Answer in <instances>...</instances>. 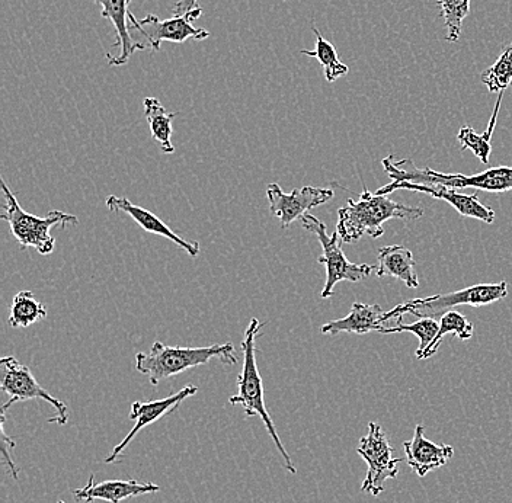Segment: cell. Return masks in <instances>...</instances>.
<instances>
[{
	"instance_id": "6da1fadb",
	"label": "cell",
	"mask_w": 512,
	"mask_h": 503,
	"mask_svg": "<svg viewBox=\"0 0 512 503\" xmlns=\"http://www.w3.org/2000/svg\"><path fill=\"white\" fill-rule=\"evenodd\" d=\"M422 216V208L395 203L387 195L373 194L366 188L360 200L350 198L345 207L339 208L336 232L344 243L358 242L364 235L379 239L384 235L386 221H414Z\"/></svg>"
},
{
	"instance_id": "7a4b0ae2",
	"label": "cell",
	"mask_w": 512,
	"mask_h": 503,
	"mask_svg": "<svg viewBox=\"0 0 512 503\" xmlns=\"http://www.w3.org/2000/svg\"><path fill=\"white\" fill-rule=\"evenodd\" d=\"M264 326L265 323L259 322L256 317L249 322L242 341L243 365L238 381H236L238 394L230 397L229 403L232 406H242L248 418H252V416L261 418L268 434L271 435V440L274 441L275 447H277L278 453L283 457L284 469L288 473L296 474L297 469L294 467L293 460H291L290 454L287 453L286 447L281 442L277 428H275L267 405H265L264 381H262L258 364H256V338H258L259 332Z\"/></svg>"
},
{
	"instance_id": "3957f363",
	"label": "cell",
	"mask_w": 512,
	"mask_h": 503,
	"mask_svg": "<svg viewBox=\"0 0 512 503\" xmlns=\"http://www.w3.org/2000/svg\"><path fill=\"white\" fill-rule=\"evenodd\" d=\"M219 360L226 365L238 364V354L232 342L203 346V348H182L156 341L149 352L136 355V370L149 377L152 386H158L168 378L179 376L191 368Z\"/></svg>"
},
{
	"instance_id": "277c9868",
	"label": "cell",
	"mask_w": 512,
	"mask_h": 503,
	"mask_svg": "<svg viewBox=\"0 0 512 503\" xmlns=\"http://www.w3.org/2000/svg\"><path fill=\"white\" fill-rule=\"evenodd\" d=\"M384 171L392 182L408 181L412 184L441 185L454 189L473 188L488 192L512 191V168L499 166L476 175L463 173H441L430 168L419 169L411 159H383Z\"/></svg>"
},
{
	"instance_id": "5b68a950",
	"label": "cell",
	"mask_w": 512,
	"mask_h": 503,
	"mask_svg": "<svg viewBox=\"0 0 512 503\" xmlns=\"http://www.w3.org/2000/svg\"><path fill=\"white\" fill-rule=\"evenodd\" d=\"M0 185L5 197L0 219L8 221L11 235L15 237L22 251L32 248L40 255H51L56 248V239L50 235V230L56 226L66 229L67 226L79 223L78 217L59 210H51L46 217L34 216L21 207L14 192L6 185L5 179L0 178Z\"/></svg>"
},
{
	"instance_id": "8992f818",
	"label": "cell",
	"mask_w": 512,
	"mask_h": 503,
	"mask_svg": "<svg viewBox=\"0 0 512 503\" xmlns=\"http://www.w3.org/2000/svg\"><path fill=\"white\" fill-rule=\"evenodd\" d=\"M507 296L508 285L505 281L496 284L473 285V287L463 288V290L453 291V293L437 294V296L427 297V299L399 304L395 309L386 312L384 320L389 322V320L406 315V313L419 317V319L421 317L437 319V317L451 312L457 306H488V304L504 300Z\"/></svg>"
},
{
	"instance_id": "52a82bcc",
	"label": "cell",
	"mask_w": 512,
	"mask_h": 503,
	"mask_svg": "<svg viewBox=\"0 0 512 503\" xmlns=\"http://www.w3.org/2000/svg\"><path fill=\"white\" fill-rule=\"evenodd\" d=\"M300 221L307 232L318 237L320 246H322L323 255L318 259L319 264L325 265L326 268V283L322 294H320L322 299H331L334 296L335 285L341 281L358 283V281L370 277L374 268L371 265L352 264L348 261L347 256L342 252L341 243H339L342 240L336 230L329 236L326 232L328 229L326 224L310 213L304 214Z\"/></svg>"
},
{
	"instance_id": "ba28073f",
	"label": "cell",
	"mask_w": 512,
	"mask_h": 503,
	"mask_svg": "<svg viewBox=\"0 0 512 503\" xmlns=\"http://www.w3.org/2000/svg\"><path fill=\"white\" fill-rule=\"evenodd\" d=\"M3 377L0 381L2 392L8 394L9 400L3 405V412L11 408L14 403L27 402V400H44L56 409V418L48 419L51 424L63 426L69 421V408L62 400L51 396L44 387L38 384L32 376L30 367L21 364L15 357H3L0 360Z\"/></svg>"
},
{
	"instance_id": "9c48e42d",
	"label": "cell",
	"mask_w": 512,
	"mask_h": 503,
	"mask_svg": "<svg viewBox=\"0 0 512 503\" xmlns=\"http://www.w3.org/2000/svg\"><path fill=\"white\" fill-rule=\"evenodd\" d=\"M393 447L384 434L382 426L376 422L368 424V434L361 438L357 453L368 464V472L361 490L380 496L384 492V482L396 479L399 474L400 458L393 456Z\"/></svg>"
},
{
	"instance_id": "30bf717a",
	"label": "cell",
	"mask_w": 512,
	"mask_h": 503,
	"mask_svg": "<svg viewBox=\"0 0 512 503\" xmlns=\"http://www.w3.org/2000/svg\"><path fill=\"white\" fill-rule=\"evenodd\" d=\"M203 15V9L197 8L188 14L174 16L171 19H159L156 15H147L142 19H137L133 14L130 15V24L134 30L143 35L146 43H149L153 51L160 50V44L163 41L169 43L182 44L187 40L203 41L210 37V32L204 28H195L192 22Z\"/></svg>"
},
{
	"instance_id": "8fae6325",
	"label": "cell",
	"mask_w": 512,
	"mask_h": 503,
	"mask_svg": "<svg viewBox=\"0 0 512 503\" xmlns=\"http://www.w3.org/2000/svg\"><path fill=\"white\" fill-rule=\"evenodd\" d=\"M267 198L271 213L280 219L283 229H288L291 223L302 220L304 214L313 208L331 201L334 191L328 188L304 187L286 194L280 185L272 182L267 187Z\"/></svg>"
},
{
	"instance_id": "7c38bea8",
	"label": "cell",
	"mask_w": 512,
	"mask_h": 503,
	"mask_svg": "<svg viewBox=\"0 0 512 503\" xmlns=\"http://www.w3.org/2000/svg\"><path fill=\"white\" fill-rule=\"evenodd\" d=\"M197 393V386H187L179 390V392L165 397V399L150 400V402L146 403L134 402L133 405H131L130 419L136 422V424H134L133 429L128 432L127 437L124 438L120 444L115 445L110 457L105 458L104 463H117L121 458V454L127 450L128 445L131 444V441L137 437L140 431H143L147 425L155 424V422H158L159 419H162L163 416L168 415V413L174 412L175 409L181 406L184 400H187L188 397L194 396V394Z\"/></svg>"
},
{
	"instance_id": "4fadbf2b",
	"label": "cell",
	"mask_w": 512,
	"mask_h": 503,
	"mask_svg": "<svg viewBox=\"0 0 512 503\" xmlns=\"http://www.w3.org/2000/svg\"><path fill=\"white\" fill-rule=\"evenodd\" d=\"M399 189L421 192V194L430 195V197L437 198V200L447 201L460 216L485 221L488 224L495 221V211L480 203L478 195L460 194L457 189L441 187V185L412 184L408 181L390 182L386 187L380 188L376 194H392V192L399 191Z\"/></svg>"
},
{
	"instance_id": "5bb4252c",
	"label": "cell",
	"mask_w": 512,
	"mask_h": 503,
	"mask_svg": "<svg viewBox=\"0 0 512 503\" xmlns=\"http://www.w3.org/2000/svg\"><path fill=\"white\" fill-rule=\"evenodd\" d=\"M105 204H107L108 210L114 211V213L128 214V217L136 221L144 232L171 240V242H174L176 246H179L182 251L187 252L192 258H195L200 253V245L197 242H190V240L176 235L174 230L168 224L163 223L156 214L140 207V205H134L128 198L110 195Z\"/></svg>"
},
{
	"instance_id": "9a60e30c",
	"label": "cell",
	"mask_w": 512,
	"mask_h": 503,
	"mask_svg": "<svg viewBox=\"0 0 512 503\" xmlns=\"http://www.w3.org/2000/svg\"><path fill=\"white\" fill-rule=\"evenodd\" d=\"M405 460L419 477H425L432 470L446 466L454 456L451 445L435 444L425 438V426L416 425L414 438L403 442Z\"/></svg>"
},
{
	"instance_id": "2e32d148",
	"label": "cell",
	"mask_w": 512,
	"mask_h": 503,
	"mask_svg": "<svg viewBox=\"0 0 512 503\" xmlns=\"http://www.w3.org/2000/svg\"><path fill=\"white\" fill-rule=\"evenodd\" d=\"M160 490H162L160 486L155 483H140L137 480H107V482L95 483V476L91 474L86 486L75 490V499L85 503L94 501L121 503L126 499L158 493Z\"/></svg>"
},
{
	"instance_id": "e0dca14e",
	"label": "cell",
	"mask_w": 512,
	"mask_h": 503,
	"mask_svg": "<svg viewBox=\"0 0 512 503\" xmlns=\"http://www.w3.org/2000/svg\"><path fill=\"white\" fill-rule=\"evenodd\" d=\"M95 2L102 6V18L110 19L114 25L117 41L112 44V47H120V54L115 57L108 56V63L110 66H124L136 51L146 50L143 43H137L131 38L130 27H128L131 15L128 9L130 0H95Z\"/></svg>"
},
{
	"instance_id": "ac0fdd59",
	"label": "cell",
	"mask_w": 512,
	"mask_h": 503,
	"mask_svg": "<svg viewBox=\"0 0 512 503\" xmlns=\"http://www.w3.org/2000/svg\"><path fill=\"white\" fill-rule=\"evenodd\" d=\"M386 312L379 304L354 303L350 315L344 319L331 320L322 326L323 335H338V333H357L364 335L368 332H380L384 329Z\"/></svg>"
},
{
	"instance_id": "d6986e66",
	"label": "cell",
	"mask_w": 512,
	"mask_h": 503,
	"mask_svg": "<svg viewBox=\"0 0 512 503\" xmlns=\"http://www.w3.org/2000/svg\"><path fill=\"white\" fill-rule=\"evenodd\" d=\"M377 259H379L377 277H392L403 281L406 287H419L418 275L415 272L414 255L406 246H384L380 249Z\"/></svg>"
},
{
	"instance_id": "ffe728a7",
	"label": "cell",
	"mask_w": 512,
	"mask_h": 503,
	"mask_svg": "<svg viewBox=\"0 0 512 503\" xmlns=\"http://www.w3.org/2000/svg\"><path fill=\"white\" fill-rule=\"evenodd\" d=\"M143 107L153 139L160 143V149L165 155H172L175 153V147L172 144V136H174L172 121L176 117V112L166 111L158 98H150V96L144 98Z\"/></svg>"
},
{
	"instance_id": "44dd1931",
	"label": "cell",
	"mask_w": 512,
	"mask_h": 503,
	"mask_svg": "<svg viewBox=\"0 0 512 503\" xmlns=\"http://www.w3.org/2000/svg\"><path fill=\"white\" fill-rule=\"evenodd\" d=\"M46 317L47 307L35 299L32 291L25 290L16 294L12 300L8 322L11 328L21 329L28 328Z\"/></svg>"
},
{
	"instance_id": "7402d4cb",
	"label": "cell",
	"mask_w": 512,
	"mask_h": 503,
	"mask_svg": "<svg viewBox=\"0 0 512 503\" xmlns=\"http://www.w3.org/2000/svg\"><path fill=\"white\" fill-rule=\"evenodd\" d=\"M312 31L316 37L315 50H302L300 54L318 60L320 66H322L323 73H325L326 82L332 83L335 82L336 79L347 75V73L350 72V67L339 60L336 48L320 34L318 28L313 27Z\"/></svg>"
},
{
	"instance_id": "603a6c76",
	"label": "cell",
	"mask_w": 512,
	"mask_h": 503,
	"mask_svg": "<svg viewBox=\"0 0 512 503\" xmlns=\"http://www.w3.org/2000/svg\"><path fill=\"white\" fill-rule=\"evenodd\" d=\"M473 331H475V326H473V323L469 322L467 317L463 316L462 313L456 312V310L447 312L446 315L440 317V331H438L434 341L422 352L418 360H427V358H431L432 355L437 354L438 348L443 344L444 338L450 335V333L462 339V341H466V339L472 338Z\"/></svg>"
},
{
	"instance_id": "cb8c5ba5",
	"label": "cell",
	"mask_w": 512,
	"mask_h": 503,
	"mask_svg": "<svg viewBox=\"0 0 512 503\" xmlns=\"http://www.w3.org/2000/svg\"><path fill=\"white\" fill-rule=\"evenodd\" d=\"M483 85L491 94H504L512 83V43L505 47L499 59L480 75Z\"/></svg>"
},
{
	"instance_id": "d4e9b609",
	"label": "cell",
	"mask_w": 512,
	"mask_h": 503,
	"mask_svg": "<svg viewBox=\"0 0 512 503\" xmlns=\"http://www.w3.org/2000/svg\"><path fill=\"white\" fill-rule=\"evenodd\" d=\"M444 21L448 43H457L462 37L463 22L470 14V0H437Z\"/></svg>"
},
{
	"instance_id": "484cf974",
	"label": "cell",
	"mask_w": 512,
	"mask_h": 503,
	"mask_svg": "<svg viewBox=\"0 0 512 503\" xmlns=\"http://www.w3.org/2000/svg\"><path fill=\"white\" fill-rule=\"evenodd\" d=\"M438 331H440V322L437 319H432V317H421L418 322L405 325L403 323V316H400L398 325L395 328H384L382 333H414L416 338L419 339V348L416 351V358H419L422 352L434 341Z\"/></svg>"
},
{
	"instance_id": "4316f807",
	"label": "cell",
	"mask_w": 512,
	"mask_h": 503,
	"mask_svg": "<svg viewBox=\"0 0 512 503\" xmlns=\"http://www.w3.org/2000/svg\"><path fill=\"white\" fill-rule=\"evenodd\" d=\"M496 123L489 121V126L486 128L485 133L478 134L472 127L460 128L457 134V140L462 144V150H472L476 158L480 159L482 163H489V156H491V140L494 134Z\"/></svg>"
},
{
	"instance_id": "83f0119b",
	"label": "cell",
	"mask_w": 512,
	"mask_h": 503,
	"mask_svg": "<svg viewBox=\"0 0 512 503\" xmlns=\"http://www.w3.org/2000/svg\"><path fill=\"white\" fill-rule=\"evenodd\" d=\"M0 435H2V456L3 461H5L6 467H8V472L11 473V476L14 477L15 480H18L19 477V469L15 466L14 461H12L11 456H9V448L15 447V442L11 440V438L6 435L5 432V415H2V422H0Z\"/></svg>"
},
{
	"instance_id": "f1b7e54d",
	"label": "cell",
	"mask_w": 512,
	"mask_h": 503,
	"mask_svg": "<svg viewBox=\"0 0 512 503\" xmlns=\"http://www.w3.org/2000/svg\"><path fill=\"white\" fill-rule=\"evenodd\" d=\"M198 0H179L172 8V12H174V16L188 14V12L194 11V9L200 8L198 6Z\"/></svg>"
},
{
	"instance_id": "f546056e",
	"label": "cell",
	"mask_w": 512,
	"mask_h": 503,
	"mask_svg": "<svg viewBox=\"0 0 512 503\" xmlns=\"http://www.w3.org/2000/svg\"><path fill=\"white\" fill-rule=\"evenodd\" d=\"M57 503H64V502H63V501H59V502H57Z\"/></svg>"
},
{
	"instance_id": "4dcf8cb0",
	"label": "cell",
	"mask_w": 512,
	"mask_h": 503,
	"mask_svg": "<svg viewBox=\"0 0 512 503\" xmlns=\"http://www.w3.org/2000/svg\"><path fill=\"white\" fill-rule=\"evenodd\" d=\"M130 2H131V0H130Z\"/></svg>"
}]
</instances>
